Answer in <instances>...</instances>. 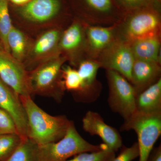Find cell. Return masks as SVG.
Wrapping results in <instances>:
<instances>
[{
	"label": "cell",
	"mask_w": 161,
	"mask_h": 161,
	"mask_svg": "<svg viewBox=\"0 0 161 161\" xmlns=\"http://www.w3.org/2000/svg\"><path fill=\"white\" fill-rule=\"evenodd\" d=\"M28 124V137L39 146L63 138L72 121L65 115L53 116L38 106L31 96H20Z\"/></svg>",
	"instance_id": "obj_1"
},
{
	"label": "cell",
	"mask_w": 161,
	"mask_h": 161,
	"mask_svg": "<svg viewBox=\"0 0 161 161\" xmlns=\"http://www.w3.org/2000/svg\"><path fill=\"white\" fill-rule=\"evenodd\" d=\"M107 145H94L81 137L71 122L63 138L55 142L39 146L38 161H65L84 152L99 151Z\"/></svg>",
	"instance_id": "obj_2"
},
{
	"label": "cell",
	"mask_w": 161,
	"mask_h": 161,
	"mask_svg": "<svg viewBox=\"0 0 161 161\" xmlns=\"http://www.w3.org/2000/svg\"><path fill=\"white\" fill-rule=\"evenodd\" d=\"M65 57L53 58L45 61L30 75L32 94L54 98L60 103L64 91L61 69Z\"/></svg>",
	"instance_id": "obj_3"
},
{
	"label": "cell",
	"mask_w": 161,
	"mask_h": 161,
	"mask_svg": "<svg viewBox=\"0 0 161 161\" xmlns=\"http://www.w3.org/2000/svg\"><path fill=\"white\" fill-rule=\"evenodd\" d=\"M133 130L138 138V161H147L154 144L161 134V113L145 115L134 114L124 122L121 131Z\"/></svg>",
	"instance_id": "obj_4"
},
{
	"label": "cell",
	"mask_w": 161,
	"mask_h": 161,
	"mask_svg": "<svg viewBox=\"0 0 161 161\" xmlns=\"http://www.w3.org/2000/svg\"><path fill=\"white\" fill-rule=\"evenodd\" d=\"M109 87L108 103L112 112L118 113L124 122L129 120L136 112V94L131 84L118 73L106 70Z\"/></svg>",
	"instance_id": "obj_5"
},
{
	"label": "cell",
	"mask_w": 161,
	"mask_h": 161,
	"mask_svg": "<svg viewBox=\"0 0 161 161\" xmlns=\"http://www.w3.org/2000/svg\"><path fill=\"white\" fill-rule=\"evenodd\" d=\"M99 57L101 67L117 72L130 83L135 58L130 43L122 39H114Z\"/></svg>",
	"instance_id": "obj_6"
},
{
	"label": "cell",
	"mask_w": 161,
	"mask_h": 161,
	"mask_svg": "<svg viewBox=\"0 0 161 161\" xmlns=\"http://www.w3.org/2000/svg\"><path fill=\"white\" fill-rule=\"evenodd\" d=\"M0 78L20 96L31 95L29 74L22 63L7 53H0Z\"/></svg>",
	"instance_id": "obj_7"
},
{
	"label": "cell",
	"mask_w": 161,
	"mask_h": 161,
	"mask_svg": "<svg viewBox=\"0 0 161 161\" xmlns=\"http://www.w3.org/2000/svg\"><path fill=\"white\" fill-rule=\"evenodd\" d=\"M159 16L155 11L145 9L137 12L127 20L124 26L125 39L129 43L140 38L159 35Z\"/></svg>",
	"instance_id": "obj_8"
},
{
	"label": "cell",
	"mask_w": 161,
	"mask_h": 161,
	"mask_svg": "<svg viewBox=\"0 0 161 161\" xmlns=\"http://www.w3.org/2000/svg\"><path fill=\"white\" fill-rule=\"evenodd\" d=\"M0 108L11 115L20 136L23 138L28 137V120L20 96L1 78Z\"/></svg>",
	"instance_id": "obj_9"
},
{
	"label": "cell",
	"mask_w": 161,
	"mask_h": 161,
	"mask_svg": "<svg viewBox=\"0 0 161 161\" xmlns=\"http://www.w3.org/2000/svg\"><path fill=\"white\" fill-rule=\"evenodd\" d=\"M85 131L91 136H98L111 150L116 152L123 146L122 140L119 132L115 128L107 125L100 114L88 111L82 119Z\"/></svg>",
	"instance_id": "obj_10"
},
{
	"label": "cell",
	"mask_w": 161,
	"mask_h": 161,
	"mask_svg": "<svg viewBox=\"0 0 161 161\" xmlns=\"http://www.w3.org/2000/svg\"><path fill=\"white\" fill-rule=\"evenodd\" d=\"M160 75L159 63L135 59L130 83L134 88L136 95L159 80Z\"/></svg>",
	"instance_id": "obj_11"
},
{
	"label": "cell",
	"mask_w": 161,
	"mask_h": 161,
	"mask_svg": "<svg viewBox=\"0 0 161 161\" xmlns=\"http://www.w3.org/2000/svg\"><path fill=\"white\" fill-rule=\"evenodd\" d=\"M60 6L59 0H31L22 7L20 13L29 21L43 23L56 16Z\"/></svg>",
	"instance_id": "obj_12"
},
{
	"label": "cell",
	"mask_w": 161,
	"mask_h": 161,
	"mask_svg": "<svg viewBox=\"0 0 161 161\" xmlns=\"http://www.w3.org/2000/svg\"><path fill=\"white\" fill-rule=\"evenodd\" d=\"M161 113V79L136 95L135 114Z\"/></svg>",
	"instance_id": "obj_13"
},
{
	"label": "cell",
	"mask_w": 161,
	"mask_h": 161,
	"mask_svg": "<svg viewBox=\"0 0 161 161\" xmlns=\"http://www.w3.org/2000/svg\"><path fill=\"white\" fill-rule=\"evenodd\" d=\"M130 44L135 59L160 63V40L159 35L140 38Z\"/></svg>",
	"instance_id": "obj_14"
},
{
	"label": "cell",
	"mask_w": 161,
	"mask_h": 161,
	"mask_svg": "<svg viewBox=\"0 0 161 161\" xmlns=\"http://www.w3.org/2000/svg\"><path fill=\"white\" fill-rule=\"evenodd\" d=\"M88 48L93 58L98 57L114 40L112 28L91 26L86 31Z\"/></svg>",
	"instance_id": "obj_15"
},
{
	"label": "cell",
	"mask_w": 161,
	"mask_h": 161,
	"mask_svg": "<svg viewBox=\"0 0 161 161\" xmlns=\"http://www.w3.org/2000/svg\"><path fill=\"white\" fill-rule=\"evenodd\" d=\"M62 68L61 76L64 89L72 92L77 101L85 103L95 101L86 89L77 70L69 66Z\"/></svg>",
	"instance_id": "obj_16"
},
{
	"label": "cell",
	"mask_w": 161,
	"mask_h": 161,
	"mask_svg": "<svg viewBox=\"0 0 161 161\" xmlns=\"http://www.w3.org/2000/svg\"><path fill=\"white\" fill-rule=\"evenodd\" d=\"M100 67L98 61L90 59L80 62L77 70L86 89L95 101L99 97L101 89L96 79L97 72Z\"/></svg>",
	"instance_id": "obj_17"
},
{
	"label": "cell",
	"mask_w": 161,
	"mask_h": 161,
	"mask_svg": "<svg viewBox=\"0 0 161 161\" xmlns=\"http://www.w3.org/2000/svg\"><path fill=\"white\" fill-rule=\"evenodd\" d=\"M7 43L12 58L22 63L27 49V40L25 35L13 26L7 36Z\"/></svg>",
	"instance_id": "obj_18"
},
{
	"label": "cell",
	"mask_w": 161,
	"mask_h": 161,
	"mask_svg": "<svg viewBox=\"0 0 161 161\" xmlns=\"http://www.w3.org/2000/svg\"><path fill=\"white\" fill-rule=\"evenodd\" d=\"M60 38V32L57 30H52L44 33L33 47L32 56L36 58H40L49 53L56 48Z\"/></svg>",
	"instance_id": "obj_19"
},
{
	"label": "cell",
	"mask_w": 161,
	"mask_h": 161,
	"mask_svg": "<svg viewBox=\"0 0 161 161\" xmlns=\"http://www.w3.org/2000/svg\"><path fill=\"white\" fill-rule=\"evenodd\" d=\"M59 42V46L63 50L72 52L78 49L83 42L82 28L78 23L72 24L64 31Z\"/></svg>",
	"instance_id": "obj_20"
},
{
	"label": "cell",
	"mask_w": 161,
	"mask_h": 161,
	"mask_svg": "<svg viewBox=\"0 0 161 161\" xmlns=\"http://www.w3.org/2000/svg\"><path fill=\"white\" fill-rule=\"evenodd\" d=\"M39 145L29 137L23 138L19 146L6 161H38Z\"/></svg>",
	"instance_id": "obj_21"
},
{
	"label": "cell",
	"mask_w": 161,
	"mask_h": 161,
	"mask_svg": "<svg viewBox=\"0 0 161 161\" xmlns=\"http://www.w3.org/2000/svg\"><path fill=\"white\" fill-rule=\"evenodd\" d=\"M13 25L9 16L8 0H0V42L7 53L10 54L7 36Z\"/></svg>",
	"instance_id": "obj_22"
},
{
	"label": "cell",
	"mask_w": 161,
	"mask_h": 161,
	"mask_svg": "<svg viewBox=\"0 0 161 161\" xmlns=\"http://www.w3.org/2000/svg\"><path fill=\"white\" fill-rule=\"evenodd\" d=\"M19 134H0V161L9 158L23 139Z\"/></svg>",
	"instance_id": "obj_23"
},
{
	"label": "cell",
	"mask_w": 161,
	"mask_h": 161,
	"mask_svg": "<svg viewBox=\"0 0 161 161\" xmlns=\"http://www.w3.org/2000/svg\"><path fill=\"white\" fill-rule=\"evenodd\" d=\"M115 153L106 146L99 151L82 153L65 161H112L115 157Z\"/></svg>",
	"instance_id": "obj_24"
},
{
	"label": "cell",
	"mask_w": 161,
	"mask_h": 161,
	"mask_svg": "<svg viewBox=\"0 0 161 161\" xmlns=\"http://www.w3.org/2000/svg\"><path fill=\"white\" fill-rule=\"evenodd\" d=\"M12 133L19 134L14 120L8 112L0 108V134Z\"/></svg>",
	"instance_id": "obj_25"
},
{
	"label": "cell",
	"mask_w": 161,
	"mask_h": 161,
	"mask_svg": "<svg viewBox=\"0 0 161 161\" xmlns=\"http://www.w3.org/2000/svg\"><path fill=\"white\" fill-rule=\"evenodd\" d=\"M118 156L112 161H132L139 155L138 143L135 142L131 147H127L123 146Z\"/></svg>",
	"instance_id": "obj_26"
},
{
	"label": "cell",
	"mask_w": 161,
	"mask_h": 161,
	"mask_svg": "<svg viewBox=\"0 0 161 161\" xmlns=\"http://www.w3.org/2000/svg\"><path fill=\"white\" fill-rule=\"evenodd\" d=\"M92 9L100 12H107L112 8L111 0H85Z\"/></svg>",
	"instance_id": "obj_27"
},
{
	"label": "cell",
	"mask_w": 161,
	"mask_h": 161,
	"mask_svg": "<svg viewBox=\"0 0 161 161\" xmlns=\"http://www.w3.org/2000/svg\"><path fill=\"white\" fill-rule=\"evenodd\" d=\"M153 0H119L120 3L127 7H133L144 6L151 3Z\"/></svg>",
	"instance_id": "obj_28"
},
{
	"label": "cell",
	"mask_w": 161,
	"mask_h": 161,
	"mask_svg": "<svg viewBox=\"0 0 161 161\" xmlns=\"http://www.w3.org/2000/svg\"><path fill=\"white\" fill-rule=\"evenodd\" d=\"M147 161H161V145L153 148Z\"/></svg>",
	"instance_id": "obj_29"
},
{
	"label": "cell",
	"mask_w": 161,
	"mask_h": 161,
	"mask_svg": "<svg viewBox=\"0 0 161 161\" xmlns=\"http://www.w3.org/2000/svg\"><path fill=\"white\" fill-rule=\"evenodd\" d=\"M11 3L16 5H24L26 3H28L31 0H9Z\"/></svg>",
	"instance_id": "obj_30"
},
{
	"label": "cell",
	"mask_w": 161,
	"mask_h": 161,
	"mask_svg": "<svg viewBox=\"0 0 161 161\" xmlns=\"http://www.w3.org/2000/svg\"><path fill=\"white\" fill-rule=\"evenodd\" d=\"M6 53L5 51V49L3 48V45H2V43L0 42V53Z\"/></svg>",
	"instance_id": "obj_31"
}]
</instances>
